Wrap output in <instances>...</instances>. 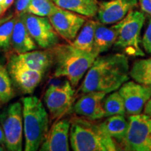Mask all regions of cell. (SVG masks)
I'll return each mask as SVG.
<instances>
[{"instance_id": "4dcf8cb0", "label": "cell", "mask_w": 151, "mask_h": 151, "mask_svg": "<svg viewBox=\"0 0 151 151\" xmlns=\"http://www.w3.org/2000/svg\"><path fill=\"white\" fill-rule=\"evenodd\" d=\"M14 16V14H10L9 15H6V16H5L0 17V25H1L3 23H4V22H6L7 20H10V19L12 18Z\"/></svg>"}, {"instance_id": "d4e9b609", "label": "cell", "mask_w": 151, "mask_h": 151, "mask_svg": "<svg viewBox=\"0 0 151 151\" xmlns=\"http://www.w3.org/2000/svg\"><path fill=\"white\" fill-rule=\"evenodd\" d=\"M59 7L52 0H31L26 13L41 17H49Z\"/></svg>"}, {"instance_id": "6da1fadb", "label": "cell", "mask_w": 151, "mask_h": 151, "mask_svg": "<svg viewBox=\"0 0 151 151\" xmlns=\"http://www.w3.org/2000/svg\"><path fill=\"white\" fill-rule=\"evenodd\" d=\"M129 78L128 58L124 54L98 55L85 75L80 91L109 93L116 91Z\"/></svg>"}, {"instance_id": "d6a6232c", "label": "cell", "mask_w": 151, "mask_h": 151, "mask_svg": "<svg viewBox=\"0 0 151 151\" xmlns=\"http://www.w3.org/2000/svg\"><path fill=\"white\" fill-rule=\"evenodd\" d=\"M14 1L15 0H4L2 3L3 6L4 7V9L7 11V9L14 3Z\"/></svg>"}, {"instance_id": "484cf974", "label": "cell", "mask_w": 151, "mask_h": 151, "mask_svg": "<svg viewBox=\"0 0 151 151\" xmlns=\"http://www.w3.org/2000/svg\"><path fill=\"white\" fill-rule=\"evenodd\" d=\"M17 16L0 25V50L7 51L11 49V39Z\"/></svg>"}, {"instance_id": "3957f363", "label": "cell", "mask_w": 151, "mask_h": 151, "mask_svg": "<svg viewBox=\"0 0 151 151\" xmlns=\"http://www.w3.org/2000/svg\"><path fill=\"white\" fill-rule=\"evenodd\" d=\"M55 77H65L73 88L78 86L99 53L79 50L71 45L57 44L50 48Z\"/></svg>"}, {"instance_id": "8992f818", "label": "cell", "mask_w": 151, "mask_h": 151, "mask_svg": "<svg viewBox=\"0 0 151 151\" xmlns=\"http://www.w3.org/2000/svg\"><path fill=\"white\" fill-rule=\"evenodd\" d=\"M0 124L4 133L6 148L21 151L24 133L22 104L16 101L7 106L0 113Z\"/></svg>"}, {"instance_id": "44dd1931", "label": "cell", "mask_w": 151, "mask_h": 151, "mask_svg": "<svg viewBox=\"0 0 151 151\" xmlns=\"http://www.w3.org/2000/svg\"><path fill=\"white\" fill-rule=\"evenodd\" d=\"M102 122L109 134L116 142L120 143L123 140L129 127V122L125 118L124 115L109 116Z\"/></svg>"}, {"instance_id": "2e32d148", "label": "cell", "mask_w": 151, "mask_h": 151, "mask_svg": "<svg viewBox=\"0 0 151 151\" xmlns=\"http://www.w3.org/2000/svg\"><path fill=\"white\" fill-rule=\"evenodd\" d=\"M8 62L45 73L52 65V57L50 49L34 50L24 53L13 54L9 57Z\"/></svg>"}, {"instance_id": "7a4b0ae2", "label": "cell", "mask_w": 151, "mask_h": 151, "mask_svg": "<svg viewBox=\"0 0 151 151\" xmlns=\"http://www.w3.org/2000/svg\"><path fill=\"white\" fill-rule=\"evenodd\" d=\"M69 142L74 151L119 150L116 141L106 130L103 122L81 116L70 120Z\"/></svg>"}, {"instance_id": "4fadbf2b", "label": "cell", "mask_w": 151, "mask_h": 151, "mask_svg": "<svg viewBox=\"0 0 151 151\" xmlns=\"http://www.w3.org/2000/svg\"><path fill=\"white\" fill-rule=\"evenodd\" d=\"M71 122L67 119L55 121L41 143V151H69Z\"/></svg>"}, {"instance_id": "f1b7e54d", "label": "cell", "mask_w": 151, "mask_h": 151, "mask_svg": "<svg viewBox=\"0 0 151 151\" xmlns=\"http://www.w3.org/2000/svg\"><path fill=\"white\" fill-rule=\"evenodd\" d=\"M138 1L143 12L151 17V0H138Z\"/></svg>"}, {"instance_id": "cb8c5ba5", "label": "cell", "mask_w": 151, "mask_h": 151, "mask_svg": "<svg viewBox=\"0 0 151 151\" xmlns=\"http://www.w3.org/2000/svg\"><path fill=\"white\" fill-rule=\"evenodd\" d=\"M14 97V90L8 69L0 62V101L1 104H6Z\"/></svg>"}, {"instance_id": "83f0119b", "label": "cell", "mask_w": 151, "mask_h": 151, "mask_svg": "<svg viewBox=\"0 0 151 151\" xmlns=\"http://www.w3.org/2000/svg\"><path fill=\"white\" fill-rule=\"evenodd\" d=\"M31 0H16L15 8H16V16H22L26 13L28 5Z\"/></svg>"}, {"instance_id": "5bb4252c", "label": "cell", "mask_w": 151, "mask_h": 151, "mask_svg": "<svg viewBox=\"0 0 151 151\" xmlns=\"http://www.w3.org/2000/svg\"><path fill=\"white\" fill-rule=\"evenodd\" d=\"M106 93L92 91L84 93L73 106V111L77 116L92 120L106 118L103 101Z\"/></svg>"}, {"instance_id": "836d02e7", "label": "cell", "mask_w": 151, "mask_h": 151, "mask_svg": "<svg viewBox=\"0 0 151 151\" xmlns=\"http://www.w3.org/2000/svg\"><path fill=\"white\" fill-rule=\"evenodd\" d=\"M6 11V10L4 9V7L3 6L2 4H0V17H1L4 14V13Z\"/></svg>"}, {"instance_id": "9c48e42d", "label": "cell", "mask_w": 151, "mask_h": 151, "mask_svg": "<svg viewBox=\"0 0 151 151\" xmlns=\"http://www.w3.org/2000/svg\"><path fill=\"white\" fill-rule=\"evenodd\" d=\"M21 18L30 36L37 46L43 49H50L59 43V37L52 27L48 17H41L24 13Z\"/></svg>"}, {"instance_id": "e575fe53", "label": "cell", "mask_w": 151, "mask_h": 151, "mask_svg": "<svg viewBox=\"0 0 151 151\" xmlns=\"http://www.w3.org/2000/svg\"><path fill=\"white\" fill-rule=\"evenodd\" d=\"M5 150V148L4 147V146H1V145H0V151H3Z\"/></svg>"}, {"instance_id": "d590c367", "label": "cell", "mask_w": 151, "mask_h": 151, "mask_svg": "<svg viewBox=\"0 0 151 151\" xmlns=\"http://www.w3.org/2000/svg\"><path fill=\"white\" fill-rule=\"evenodd\" d=\"M4 1V0H0V4H2Z\"/></svg>"}, {"instance_id": "4316f807", "label": "cell", "mask_w": 151, "mask_h": 151, "mask_svg": "<svg viewBox=\"0 0 151 151\" xmlns=\"http://www.w3.org/2000/svg\"><path fill=\"white\" fill-rule=\"evenodd\" d=\"M141 43L143 49L147 53L151 55V18L149 21L146 31L141 39Z\"/></svg>"}, {"instance_id": "277c9868", "label": "cell", "mask_w": 151, "mask_h": 151, "mask_svg": "<svg viewBox=\"0 0 151 151\" xmlns=\"http://www.w3.org/2000/svg\"><path fill=\"white\" fill-rule=\"evenodd\" d=\"M24 150H39L49 128V116L41 99L36 96L22 98Z\"/></svg>"}, {"instance_id": "1f68e13d", "label": "cell", "mask_w": 151, "mask_h": 151, "mask_svg": "<svg viewBox=\"0 0 151 151\" xmlns=\"http://www.w3.org/2000/svg\"><path fill=\"white\" fill-rule=\"evenodd\" d=\"M0 145H1V146L5 145L4 133L2 127H1V124H0Z\"/></svg>"}, {"instance_id": "ba28073f", "label": "cell", "mask_w": 151, "mask_h": 151, "mask_svg": "<svg viewBox=\"0 0 151 151\" xmlns=\"http://www.w3.org/2000/svg\"><path fill=\"white\" fill-rule=\"evenodd\" d=\"M69 81L60 85H51L44 94V101L51 120H60L71 110L75 91Z\"/></svg>"}, {"instance_id": "9a60e30c", "label": "cell", "mask_w": 151, "mask_h": 151, "mask_svg": "<svg viewBox=\"0 0 151 151\" xmlns=\"http://www.w3.org/2000/svg\"><path fill=\"white\" fill-rule=\"evenodd\" d=\"M7 69L12 83L23 94H32L44 75L41 71L31 70L9 62L7 63Z\"/></svg>"}, {"instance_id": "ac0fdd59", "label": "cell", "mask_w": 151, "mask_h": 151, "mask_svg": "<svg viewBox=\"0 0 151 151\" xmlns=\"http://www.w3.org/2000/svg\"><path fill=\"white\" fill-rule=\"evenodd\" d=\"M118 33L114 24L110 27L97 22L94 32V48L98 53L107 52L114 46Z\"/></svg>"}, {"instance_id": "7402d4cb", "label": "cell", "mask_w": 151, "mask_h": 151, "mask_svg": "<svg viewBox=\"0 0 151 151\" xmlns=\"http://www.w3.org/2000/svg\"><path fill=\"white\" fill-rule=\"evenodd\" d=\"M129 76L138 83L151 86V58L136 60L129 71Z\"/></svg>"}, {"instance_id": "5b68a950", "label": "cell", "mask_w": 151, "mask_h": 151, "mask_svg": "<svg viewBox=\"0 0 151 151\" xmlns=\"http://www.w3.org/2000/svg\"><path fill=\"white\" fill-rule=\"evenodd\" d=\"M146 20L142 11L132 10L124 18L113 24L118 37L114 46L132 57H143L145 52L141 48V32Z\"/></svg>"}, {"instance_id": "603a6c76", "label": "cell", "mask_w": 151, "mask_h": 151, "mask_svg": "<svg viewBox=\"0 0 151 151\" xmlns=\"http://www.w3.org/2000/svg\"><path fill=\"white\" fill-rule=\"evenodd\" d=\"M106 117L116 115H124L126 113L123 98L118 91L112 92L103 101Z\"/></svg>"}, {"instance_id": "7c38bea8", "label": "cell", "mask_w": 151, "mask_h": 151, "mask_svg": "<svg viewBox=\"0 0 151 151\" xmlns=\"http://www.w3.org/2000/svg\"><path fill=\"white\" fill-rule=\"evenodd\" d=\"M138 0H109L99 4L98 21L104 24H113L122 20L137 6Z\"/></svg>"}, {"instance_id": "8d00e7d4", "label": "cell", "mask_w": 151, "mask_h": 151, "mask_svg": "<svg viewBox=\"0 0 151 151\" xmlns=\"http://www.w3.org/2000/svg\"><path fill=\"white\" fill-rule=\"evenodd\" d=\"M1 101H0V106H1Z\"/></svg>"}, {"instance_id": "ffe728a7", "label": "cell", "mask_w": 151, "mask_h": 151, "mask_svg": "<svg viewBox=\"0 0 151 151\" xmlns=\"http://www.w3.org/2000/svg\"><path fill=\"white\" fill-rule=\"evenodd\" d=\"M97 23V22L94 20H86L79 31L78 35L71 43V45L79 50L86 52H91L95 51L94 48V39Z\"/></svg>"}, {"instance_id": "e0dca14e", "label": "cell", "mask_w": 151, "mask_h": 151, "mask_svg": "<svg viewBox=\"0 0 151 151\" xmlns=\"http://www.w3.org/2000/svg\"><path fill=\"white\" fill-rule=\"evenodd\" d=\"M37 44L30 36L21 16H17L11 39V48L16 54L24 53L37 48Z\"/></svg>"}, {"instance_id": "52a82bcc", "label": "cell", "mask_w": 151, "mask_h": 151, "mask_svg": "<svg viewBox=\"0 0 151 151\" xmlns=\"http://www.w3.org/2000/svg\"><path fill=\"white\" fill-rule=\"evenodd\" d=\"M122 150L151 151V117L144 113L129 117V127L120 143Z\"/></svg>"}, {"instance_id": "30bf717a", "label": "cell", "mask_w": 151, "mask_h": 151, "mask_svg": "<svg viewBox=\"0 0 151 151\" xmlns=\"http://www.w3.org/2000/svg\"><path fill=\"white\" fill-rule=\"evenodd\" d=\"M86 18L60 7L48 17L58 35L70 43L83 26L86 21Z\"/></svg>"}, {"instance_id": "f546056e", "label": "cell", "mask_w": 151, "mask_h": 151, "mask_svg": "<svg viewBox=\"0 0 151 151\" xmlns=\"http://www.w3.org/2000/svg\"><path fill=\"white\" fill-rule=\"evenodd\" d=\"M143 111L144 114L151 117V97H150V99L147 101L146 104H145Z\"/></svg>"}, {"instance_id": "d6986e66", "label": "cell", "mask_w": 151, "mask_h": 151, "mask_svg": "<svg viewBox=\"0 0 151 151\" xmlns=\"http://www.w3.org/2000/svg\"><path fill=\"white\" fill-rule=\"evenodd\" d=\"M60 8L70 11L86 18L97 16L99 2L97 0H52Z\"/></svg>"}, {"instance_id": "8fae6325", "label": "cell", "mask_w": 151, "mask_h": 151, "mask_svg": "<svg viewBox=\"0 0 151 151\" xmlns=\"http://www.w3.org/2000/svg\"><path fill=\"white\" fill-rule=\"evenodd\" d=\"M123 98L127 115L142 113L144 106L151 97V86H144L134 81H127L118 89Z\"/></svg>"}]
</instances>
